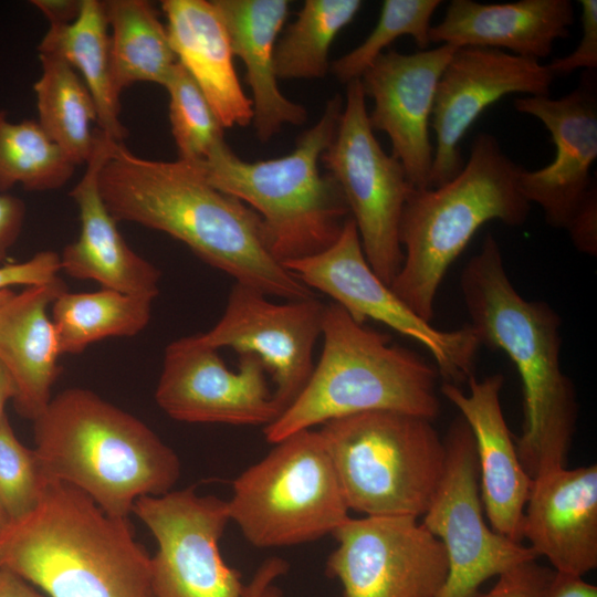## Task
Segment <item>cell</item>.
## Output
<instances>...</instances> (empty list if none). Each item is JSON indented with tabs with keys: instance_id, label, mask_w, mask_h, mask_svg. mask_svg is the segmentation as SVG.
Segmentation results:
<instances>
[{
	"instance_id": "cell-15",
	"label": "cell",
	"mask_w": 597,
	"mask_h": 597,
	"mask_svg": "<svg viewBox=\"0 0 597 597\" xmlns=\"http://www.w3.org/2000/svg\"><path fill=\"white\" fill-rule=\"evenodd\" d=\"M266 374L254 355H240L232 370L199 335L186 336L165 348L155 399L179 421L264 428L281 415Z\"/></svg>"
},
{
	"instance_id": "cell-17",
	"label": "cell",
	"mask_w": 597,
	"mask_h": 597,
	"mask_svg": "<svg viewBox=\"0 0 597 597\" xmlns=\"http://www.w3.org/2000/svg\"><path fill=\"white\" fill-rule=\"evenodd\" d=\"M546 64L481 46L457 48L436 91L430 125L436 133L429 188L451 180L463 167L460 143L490 105L514 93L549 96Z\"/></svg>"
},
{
	"instance_id": "cell-19",
	"label": "cell",
	"mask_w": 597,
	"mask_h": 597,
	"mask_svg": "<svg viewBox=\"0 0 597 597\" xmlns=\"http://www.w3.org/2000/svg\"><path fill=\"white\" fill-rule=\"evenodd\" d=\"M457 48L405 54L381 53L362 74L366 97L374 101L368 121L373 130L387 134L392 156L402 165L413 189L429 188L433 146L429 136L439 78Z\"/></svg>"
},
{
	"instance_id": "cell-27",
	"label": "cell",
	"mask_w": 597,
	"mask_h": 597,
	"mask_svg": "<svg viewBox=\"0 0 597 597\" xmlns=\"http://www.w3.org/2000/svg\"><path fill=\"white\" fill-rule=\"evenodd\" d=\"M38 51L61 56L78 73L94 101L97 129L123 143L127 129L121 122L119 98L112 87L105 2L82 0L77 18L69 24L50 25Z\"/></svg>"
},
{
	"instance_id": "cell-9",
	"label": "cell",
	"mask_w": 597,
	"mask_h": 597,
	"mask_svg": "<svg viewBox=\"0 0 597 597\" xmlns=\"http://www.w3.org/2000/svg\"><path fill=\"white\" fill-rule=\"evenodd\" d=\"M226 504L230 522L258 548L316 541L349 517L334 464L313 429L282 439L239 474Z\"/></svg>"
},
{
	"instance_id": "cell-11",
	"label": "cell",
	"mask_w": 597,
	"mask_h": 597,
	"mask_svg": "<svg viewBox=\"0 0 597 597\" xmlns=\"http://www.w3.org/2000/svg\"><path fill=\"white\" fill-rule=\"evenodd\" d=\"M283 265L310 290L332 297L355 321H376L421 344L431 354L443 383L459 386L474 375L481 344L471 326L442 331L418 316L373 271L350 217L332 245Z\"/></svg>"
},
{
	"instance_id": "cell-45",
	"label": "cell",
	"mask_w": 597,
	"mask_h": 597,
	"mask_svg": "<svg viewBox=\"0 0 597 597\" xmlns=\"http://www.w3.org/2000/svg\"><path fill=\"white\" fill-rule=\"evenodd\" d=\"M15 396V387L13 380L0 362V421L7 416L6 406L9 400H13Z\"/></svg>"
},
{
	"instance_id": "cell-20",
	"label": "cell",
	"mask_w": 597,
	"mask_h": 597,
	"mask_svg": "<svg viewBox=\"0 0 597 597\" xmlns=\"http://www.w3.org/2000/svg\"><path fill=\"white\" fill-rule=\"evenodd\" d=\"M469 392L443 383L442 395L469 426L475 444L480 494L491 528L522 543V523L533 479L523 468L504 419L502 374L468 379Z\"/></svg>"
},
{
	"instance_id": "cell-31",
	"label": "cell",
	"mask_w": 597,
	"mask_h": 597,
	"mask_svg": "<svg viewBox=\"0 0 597 597\" xmlns=\"http://www.w3.org/2000/svg\"><path fill=\"white\" fill-rule=\"evenodd\" d=\"M362 6L359 0L304 1L295 20L277 40L274 53L277 80L326 76L331 69V45Z\"/></svg>"
},
{
	"instance_id": "cell-40",
	"label": "cell",
	"mask_w": 597,
	"mask_h": 597,
	"mask_svg": "<svg viewBox=\"0 0 597 597\" xmlns=\"http://www.w3.org/2000/svg\"><path fill=\"white\" fill-rule=\"evenodd\" d=\"M566 231L575 248L585 254L597 253V193L591 196Z\"/></svg>"
},
{
	"instance_id": "cell-10",
	"label": "cell",
	"mask_w": 597,
	"mask_h": 597,
	"mask_svg": "<svg viewBox=\"0 0 597 597\" xmlns=\"http://www.w3.org/2000/svg\"><path fill=\"white\" fill-rule=\"evenodd\" d=\"M321 163L343 192L368 264L390 286L404 260L399 227L413 187L375 137L359 80L346 84L338 128Z\"/></svg>"
},
{
	"instance_id": "cell-5",
	"label": "cell",
	"mask_w": 597,
	"mask_h": 597,
	"mask_svg": "<svg viewBox=\"0 0 597 597\" xmlns=\"http://www.w3.org/2000/svg\"><path fill=\"white\" fill-rule=\"evenodd\" d=\"M522 169L495 136L480 133L451 180L411 190L399 227L404 260L390 287L418 316L431 323L446 273L483 224L526 221L531 203L521 191Z\"/></svg>"
},
{
	"instance_id": "cell-1",
	"label": "cell",
	"mask_w": 597,
	"mask_h": 597,
	"mask_svg": "<svg viewBox=\"0 0 597 597\" xmlns=\"http://www.w3.org/2000/svg\"><path fill=\"white\" fill-rule=\"evenodd\" d=\"M98 187L116 221L179 240L235 283L285 301L314 296L273 256L258 213L210 185L195 164L143 158L113 142Z\"/></svg>"
},
{
	"instance_id": "cell-35",
	"label": "cell",
	"mask_w": 597,
	"mask_h": 597,
	"mask_svg": "<svg viewBox=\"0 0 597 597\" xmlns=\"http://www.w3.org/2000/svg\"><path fill=\"white\" fill-rule=\"evenodd\" d=\"M49 482L34 449L20 442L6 416L0 421V510L7 523L30 514Z\"/></svg>"
},
{
	"instance_id": "cell-26",
	"label": "cell",
	"mask_w": 597,
	"mask_h": 597,
	"mask_svg": "<svg viewBox=\"0 0 597 597\" xmlns=\"http://www.w3.org/2000/svg\"><path fill=\"white\" fill-rule=\"evenodd\" d=\"M232 48L245 67L251 90L252 124L261 142L270 140L284 125H303L304 106L289 100L277 85L274 53L287 19L286 0H213Z\"/></svg>"
},
{
	"instance_id": "cell-7",
	"label": "cell",
	"mask_w": 597,
	"mask_h": 597,
	"mask_svg": "<svg viewBox=\"0 0 597 597\" xmlns=\"http://www.w3.org/2000/svg\"><path fill=\"white\" fill-rule=\"evenodd\" d=\"M343 106L341 95L329 98L320 119L282 157L247 161L223 140L203 160L192 163L210 185L258 213L266 244L282 264L332 245L349 217L338 184L320 170L321 157L335 137Z\"/></svg>"
},
{
	"instance_id": "cell-16",
	"label": "cell",
	"mask_w": 597,
	"mask_h": 597,
	"mask_svg": "<svg viewBox=\"0 0 597 597\" xmlns=\"http://www.w3.org/2000/svg\"><path fill=\"white\" fill-rule=\"evenodd\" d=\"M325 304L314 296L275 303L264 293L234 283L220 320L200 339L220 350L258 357L274 381L281 413L305 387L322 335Z\"/></svg>"
},
{
	"instance_id": "cell-3",
	"label": "cell",
	"mask_w": 597,
	"mask_h": 597,
	"mask_svg": "<svg viewBox=\"0 0 597 597\" xmlns=\"http://www.w3.org/2000/svg\"><path fill=\"white\" fill-rule=\"evenodd\" d=\"M0 566L50 597H155L151 557L127 517L57 481L30 514L0 531Z\"/></svg>"
},
{
	"instance_id": "cell-46",
	"label": "cell",
	"mask_w": 597,
	"mask_h": 597,
	"mask_svg": "<svg viewBox=\"0 0 597 597\" xmlns=\"http://www.w3.org/2000/svg\"><path fill=\"white\" fill-rule=\"evenodd\" d=\"M14 294L12 289L0 290V311Z\"/></svg>"
},
{
	"instance_id": "cell-24",
	"label": "cell",
	"mask_w": 597,
	"mask_h": 597,
	"mask_svg": "<svg viewBox=\"0 0 597 597\" xmlns=\"http://www.w3.org/2000/svg\"><path fill=\"white\" fill-rule=\"evenodd\" d=\"M66 290L60 277L23 287L0 311V362L13 380L18 412L32 421L50 404L52 387L62 371L48 307Z\"/></svg>"
},
{
	"instance_id": "cell-44",
	"label": "cell",
	"mask_w": 597,
	"mask_h": 597,
	"mask_svg": "<svg viewBox=\"0 0 597 597\" xmlns=\"http://www.w3.org/2000/svg\"><path fill=\"white\" fill-rule=\"evenodd\" d=\"M0 597H44L29 582L0 566Z\"/></svg>"
},
{
	"instance_id": "cell-39",
	"label": "cell",
	"mask_w": 597,
	"mask_h": 597,
	"mask_svg": "<svg viewBox=\"0 0 597 597\" xmlns=\"http://www.w3.org/2000/svg\"><path fill=\"white\" fill-rule=\"evenodd\" d=\"M24 218V202L18 197L0 193V265L19 238Z\"/></svg>"
},
{
	"instance_id": "cell-32",
	"label": "cell",
	"mask_w": 597,
	"mask_h": 597,
	"mask_svg": "<svg viewBox=\"0 0 597 597\" xmlns=\"http://www.w3.org/2000/svg\"><path fill=\"white\" fill-rule=\"evenodd\" d=\"M74 169L38 121L12 123L0 109V192L18 185L28 191L55 190L71 179Z\"/></svg>"
},
{
	"instance_id": "cell-30",
	"label": "cell",
	"mask_w": 597,
	"mask_h": 597,
	"mask_svg": "<svg viewBox=\"0 0 597 597\" xmlns=\"http://www.w3.org/2000/svg\"><path fill=\"white\" fill-rule=\"evenodd\" d=\"M153 298L102 289L63 292L52 303L60 353L80 354L107 337L134 336L150 320Z\"/></svg>"
},
{
	"instance_id": "cell-28",
	"label": "cell",
	"mask_w": 597,
	"mask_h": 597,
	"mask_svg": "<svg viewBox=\"0 0 597 597\" xmlns=\"http://www.w3.org/2000/svg\"><path fill=\"white\" fill-rule=\"evenodd\" d=\"M111 78L116 97L136 82L165 85L177 63L166 25L146 0H109Z\"/></svg>"
},
{
	"instance_id": "cell-18",
	"label": "cell",
	"mask_w": 597,
	"mask_h": 597,
	"mask_svg": "<svg viewBox=\"0 0 597 597\" xmlns=\"http://www.w3.org/2000/svg\"><path fill=\"white\" fill-rule=\"evenodd\" d=\"M514 107L541 121L555 146L551 164L537 170L522 169L521 191L530 203L542 208L547 224L566 230L586 201L597 193L590 174L597 158L595 83L585 78L561 98L519 97Z\"/></svg>"
},
{
	"instance_id": "cell-21",
	"label": "cell",
	"mask_w": 597,
	"mask_h": 597,
	"mask_svg": "<svg viewBox=\"0 0 597 597\" xmlns=\"http://www.w3.org/2000/svg\"><path fill=\"white\" fill-rule=\"evenodd\" d=\"M522 536L557 573L597 567V465L557 467L533 479Z\"/></svg>"
},
{
	"instance_id": "cell-25",
	"label": "cell",
	"mask_w": 597,
	"mask_h": 597,
	"mask_svg": "<svg viewBox=\"0 0 597 597\" xmlns=\"http://www.w3.org/2000/svg\"><path fill=\"white\" fill-rule=\"evenodd\" d=\"M167 32L177 61L200 87L224 128L252 123V103L238 78L226 25L206 0H164Z\"/></svg>"
},
{
	"instance_id": "cell-43",
	"label": "cell",
	"mask_w": 597,
	"mask_h": 597,
	"mask_svg": "<svg viewBox=\"0 0 597 597\" xmlns=\"http://www.w3.org/2000/svg\"><path fill=\"white\" fill-rule=\"evenodd\" d=\"M81 1L74 0H32L31 3L38 8L49 20L50 25H63L73 22L81 10Z\"/></svg>"
},
{
	"instance_id": "cell-29",
	"label": "cell",
	"mask_w": 597,
	"mask_h": 597,
	"mask_svg": "<svg viewBox=\"0 0 597 597\" xmlns=\"http://www.w3.org/2000/svg\"><path fill=\"white\" fill-rule=\"evenodd\" d=\"M41 75L34 83L38 123L76 166L86 164L95 146L94 101L78 73L61 56L41 52Z\"/></svg>"
},
{
	"instance_id": "cell-8",
	"label": "cell",
	"mask_w": 597,
	"mask_h": 597,
	"mask_svg": "<svg viewBox=\"0 0 597 597\" xmlns=\"http://www.w3.org/2000/svg\"><path fill=\"white\" fill-rule=\"evenodd\" d=\"M346 504L365 516H423L443 479L447 449L432 421L367 411L317 430Z\"/></svg>"
},
{
	"instance_id": "cell-4",
	"label": "cell",
	"mask_w": 597,
	"mask_h": 597,
	"mask_svg": "<svg viewBox=\"0 0 597 597\" xmlns=\"http://www.w3.org/2000/svg\"><path fill=\"white\" fill-rule=\"evenodd\" d=\"M33 423L46 478L77 488L112 516L127 517L138 498L168 493L180 476L169 446L88 389L63 390Z\"/></svg>"
},
{
	"instance_id": "cell-2",
	"label": "cell",
	"mask_w": 597,
	"mask_h": 597,
	"mask_svg": "<svg viewBox=\"0 0 597 597\" xmlns=\"http://www.w3.org/2000/svg\"><path fill=\"white\" fill-rule=\"evenodd\" d=\"M460 290L481 346L505 353L519 371L524 420L515 447L523 468L534 479L566 465L578 407L561 365V316L548 303L517 292L491 233L464 265Z\"/></svg>"
},
{
	"instance_id": "cell-41",
	"label": "cell",
	"mask_w": 597,
	"mask_h": 597,
	"mask_svg": "<svg viewBox=\"0 0 597 597\" xmlns=\"http://www.w3.org/2000/svg\"><path fill=\"white\" fill-rule=\"evenodd\" d=\"M287 569L289 564L282 558L266 559L247 584L244 597H282V591L274 585V582Z\"/></svg>"
},
{
	"instance_id": "cell-33",
	"label": "cell",
	"mask_w": 597,
	"mask_h": 597,
	"mask_svg": "<svg viewBox=\"0 0 597 597\" xmlns=\"http://www.w3.org/2000/svg\"><path fill=\"white\" fill-rule=\"evenodd\" d=\"M440 4V0H385L369 35L335 60L329 70L344 84L359 80L385 49L402 35H410L420 50H427L431 43V19Z\"/></svg>"
},
{
	"instance_id": "cell-34",
	"label": "cell",
	"mask_w": 597,
	"mask_h": 597,
	"mask_svg": "<svg viewBox=\"0 0 597 597\" xmlns=\"http://www.w3.org/2000/svg\"><path fill=\"white\" fill-rule=\"evenodd\" d=\"M169 95V121L178 159L203 160L224 140V127L205 94L177 61L164 85Z\"/></svg>"
},
{
	"instance_id": "cell-47",
	"label": "cell",
	"mask_w": 597,
	"mask_h": 597,
	"mask_svg": "<svg viewBox=\"0 0 597 597\" xmlns=\"http://www.w3.org/2000/svg\"><path fill=\"white\" fill-rule=\"evenodd\" d=\"M6 524H7V519L0 510V531L3 528Z\"/></svg>"
},
{
	"instance_id": "cell-6",
	"label": "cell",
	"mask_w": 597,
	"mask_h": 597,
	"mask_svg": "<svg viewBox=\"0 0 597 597\" xmlns=\"http://www.w3.org/2000/svg\"><path fill=\"white\" fill-rule=\"evenodd\" d=\"M321 356L294 401L263 428L272 444L298 431L367 411H397L433 420L440 412L434 365L388 334L325 305Z\"/></svg>"
},
{
	"instance_id": "cell-23",
	"label": "cell",
	"mask_w": 597,
	"mask_h": 597,
	"mask_svg": "<svg viewBox=\"0 0 597 597\" xmlns=\"http://www.w3.org/2000/svg\"><path fill=\"white\" fill-rule=\"evenodd\" d=\"M573 22L569 0H452L429 38L431 43L491 48L540 61L552 53L557 39L569 35Z\"/></svg>"
},
{
	"instance_id": "cell-37",
	"label": "cell",
	"mask_w": 597,
	"mask_h": 597,
	"mask_svg": "<svg viewBox=\"0 0 597 597\" xmlns=\"http://www.w3.org/2000/svg\"><path fill=\"white\" fill-rule=\"evenodd\" d=\"M582 38L568 55L546 64L554 77L566 76L577 70L591 72L597 67V1L580 0Z\"/></svg>"
},
{
	"instance_id": "cell-12",
	"label": "cell",
	"mask_w": 597,
	"mask_h": 597,
	"mask_svg": "<svg viewBox=\"0 0 597 597\" xmlns=\"http://www.w3.org/2000/svg\"><path fill=\"white\" fill-rule=\"evenodd\" d=\"M444 444V475L421 521L440 540L448 561L436 597H474L485 580L538 556L486 525L474 439L462 417L450 425Z\"/></svg>"
},
{
	"instance_id": "cell-38",
	"label": "cell",
	"mask_w": 597,
	"mask_h": 597,
	"mask_svg": "<svg viewBox=\"0 0 597 597\" xmlns=\"http://www.w3.org/2000/svg\"><path fill=\"white\" fill-rule=\"evenodd\" d=\"M60 271V255L41 251L27 261L0 265V290L48 284L59 277Z\"/></svg>"
},
{
	"instance_id": "cell-14",
	"label": "cell",
	"mask_w": 597,
	"mask_h": 597,
	"mask_svg": "<svg viewBox=\"0 0 597 597\" xmlns=\"http://www.w3.org/2000/svg\"><path fill=\"white\" fill-rule=\"evenodd\" d=\"M326 562L343 597H436L448 574L440 540L413 516L348 517Z\"/></svg>"
},
{
	"instance_id": "cell-36",
	"label": "cell",
	"mask_w": 597,
	"mask_h": 597,
	"mask_svg": "<svg viewBox=\"0 0 597 597\" xmlns=\"http://www.w3.org/2000/svg\"><path fill=\"white\" fill-rule=\"evenodd\" d=\"M555 570L531 559L500 574L496 584L474 597H543Z\"/></svg>"
},
{
	"instance_id": "cell-22",
	"label": "cell",
	"mask_w": 597,
	"mask_h": 597,
	"mask_svg": "<svg viewBox=\"0 0 597 597\" xmlns=\"http://www.w3.org/2000/svg\"><path fill=\"white\" fill-rule=\"evenodd\" d=\"M95 137L85 172L70 192L80 211L81 230L60 255L61 271L77 280L94 281L102 289L155 300L160 271L125 242L100 192L98 174L115 140L100 129Z\"/></svg>"
},
{
	"instance_id": "cell-13",
	"label": "cell",
	"mask_w": 597,
	"mask_h": 597,
	"mask_svg": "<svg viewBox=\"0 0 597 597\" xmlns=\"http://www.w3.org/2000/svg\"><path fill=\"white\" fill-rule=\"evenodd\" d=\"M133 512L158 544L151 557L155 597H244L240 573L220 553L230 522L226 501L187 488L140 496Z\"/></svg>"
},
{
	"instance_id": "cell-42",
	"label": "cell",
	"mask_w": 597,
	"mask_h": 597,
	"mask_svg": "<svg viewBox=\"0 0 597 597\" xmlns=\"http://www.w3.org/2000/svg\"><path fill=\"white\" fill-rule=\"evenodd\" d=\"M543 597H597V586L582 576L555 572Z\"/></svg>"
}]
</instances>
